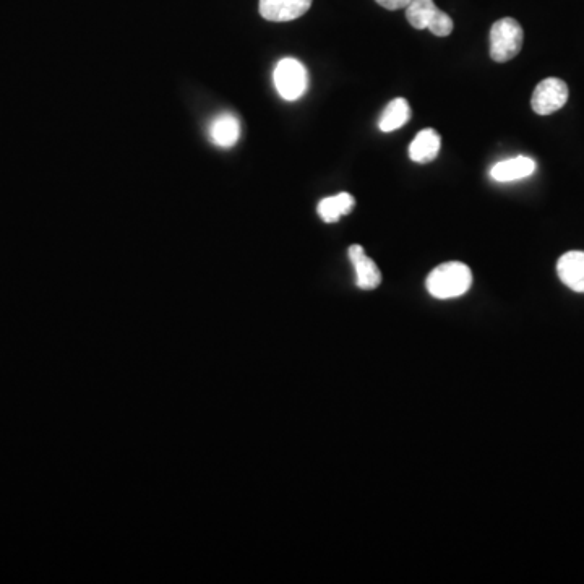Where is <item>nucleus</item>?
<instances>
[{
	"label": "nucleus",
	"mask_w": 584,
	"mask_h": 584,
	"mask_svg": "<svg viewBox=\"0 0 584 584\" xmlns=\"http://www.w3.org/2000/svg\"><path fill=\"white\" fill-rule=\"evenodd\" d=\"M349 260L356 270V286L362 291H374L382 284V271L377 263L365 254L362 245H351L348 249Z\"/></svg>",
	"instance_id": "6"
},
{
	"label": "nucleus",
	"mask_w": 584,
	"mask_h": 584,
	"mask_svg": "<svg viewBox=\"0 0 584 584\" xmlns=\"http://www.w3.org/2000/svg\"><path fill=\"white\" fill-rule=\"evenodd\" d=\"M276 91L286 101H297L309 88V73L302 62L297 59H281L273 73Z\"/></svg>",
	"instance_id": "4"
},
{
	"label": "nucleus",
	"mask_w": 584,
	"mask_h": 584,
	"mask_svg": "<svg viewBox=\"0 0 584 584\" xmlns=\"http://www.w3.org/2000/svg\"><path fill=\"white\" fill-rule=\"evenodd\" d=\"M557 273L567 288L584 294V252L572 250L559 258Z\"/></svg>",
	"instance_id": "8"
},
{
	"label": "nucleus",
	"mask_w": 584,
	"mask_h": 584,
	"mask_svg": "<svg viewBox=\"0 0 584 584\" xmlns=\"http://www.w3.org/2000/svg\"><path fill=\"white\" fill-rule=\"evenodd\" d=\"M378 5H382L383 9L387 10H401L406 9L411 0H375Z\"/></svg>",
	"instance_id": "14"
},
{
	"label": "nucleus",
	"mask_w": 584,
	"mask_h": 584,
	"mask_svg": "<svg viewBox=\"0 0 584 584\" xmlns=\"http://www.w3.org/2000/svg\"><path fill=\"white\" fill-rule=\"evenodd\" d=\"M241 137V122L229 112L216 117L210 125V138L213 143L223 148L234 146Z\"/></svg>",
	"instance_id": "11"
},
{
	"label": "nucleus",
	"mask_w": 584,
	"mask_h": 584,
	"mask_svg": "<svg viewBox=\"0 0 584 584\" xmlns=\"http://www.w3.org/2000/svg\"><path fill=\"white\" fill-rule=\"evenodd\" d=\"M356 200L353 195L341 192V194L333 195V197L323 198L322 202L318 203V216L325 221V223H336L340 221L341 216H346L353 211Z\"/></svg>",
	"instance_id": "13"
},
{
	"label": "nucleus",
	"mask_w": 584,
	"mask_h": 584,
	"mask_svg": "<svg viewBox=\"0 0 584 584\" xmlns=\"http://www.w3.org/2000/svg\"><path fill=\"white\" fill-rule=\"evenodd\" d=\"M409 119H411V106H409L408 99L396 98L382 112L380 121H378V129L385 134H390V132H395L408 124Z\"/></svg>",
	"instance_id": "12"
},
{
	"label": "nucleus",
	"mask_w": 584,
	"mask_h": 584,
	"mask_svg": "<svg viewBox=\"0 0 584 584\" xmlns=\"http://www.w3.org/2000/svg\"><path fill=\"white\" fill-rule=\"evenodd\" d=\"M312 7V0H260V13L268 22H292Z\"/></svg>",
	"instance_id": "7"
},
{
	"label": "nucleus",
	"mask_w": 584,
	"mask_h": 584,
	"mask_svg": "<svg viewBox=\"0 0 584 584\" xmlns=\"http://www.w3.org/2000/svg\"><path fill=\"white\" fill-rule=\"evenodd\" d=\"M440 148H442V138L437 130L424 129L409 145V158L413 159L414 163L427 164L437 158Z\"/></svg>",
	"instance_id": "10"
},
{
	"label": "nucleus",
	"mask_w": 584,
	"mask_h": 584,
	"mask_svg": "<svg viewBox=\"0 0 584 584\" xmlns=\"http://www.w3.org/2000/svg\"><path fill=\"white\" fill-rule=\"evenodd\" d=\"M568 86L560 78H546L534 90L531 108L539 116H550L567 104Z\"/></svg>",
	"instance_id": "5"
},
{
	"label": "nucleus",
	"mask_w": 584,
	"mask_h": 584,
	"mask_svg": "<svg viewBox=\"0 0 584 584\" xmlns=\"http://www.w3.org/2000/svg\"><path fill=\"white\" fill-rule=\"evenodd\" d=\"M406 18L416 30H429L438 38L450 36L455 28L450 15L438 10L434 0H411V4L406 7Z\"/></svg>",
	"instance_id": "3"
},
{
	"label": "nucleus",
	"mask_w": 584,
	"mask_h": 584,
	"mask_svg": "<svg viewBox=\"0 0 584 584\" xmlns=\"http://www.w3.org/2000/svg\"><path fill=\"white\" fill-rule=\"evenodd\" d=\"M427 291L435 299H455L471 289L473 271L461 262H448L438 265L427 276Z\"/></svg>",
	"instance_id": "1"
},
{
	"label": "nucleus",
	"mask_w": 584,
	"mask_h": 584,
	"mask_svg": "<svg viewBox=\"0 0 584 584\" xmlns=\"http://www.w3.org/2000/svg\"><path fill=\"white\" fill-rule=\"evenodd\" d=\"M524 33L515 18H502L490 28V57L492 61L505 64L515 59L523 49Z\"/></svg>",
	"instance_id": "2"
},
{
	"label": "nucleus",
	"mask_w": 584,
	"mask_h": 584,
	"mask_svg": "<svg viewBox=\"0 0 584 584\" xmlns=\"http://www.w3.org/2000/svg\"><path fill=\"white\" fill-rule=\"evenodd\" d=\"M536 171V161L528 156H516V158L505 159L495 164L490 176L497 182L520 181L524 177H529Z\"/></svg>",
	"instance_id": "9"
}]
</instances>
